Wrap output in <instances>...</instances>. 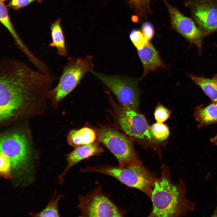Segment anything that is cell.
<instances>
[{"label": "cell", "mask_w": 217, "mask_h": 217, "mask_svg": "<svg viewBox=\"0 0 217 217\" xmlns=\"http://www.w3.org/2000/svg\"><path fill=\"white\" fill-rule=\"evenodd\" d=\"M51 77L10 57L0 61V119L14 116L25 104L44 96Z\"/></svg>", "instance_id": "1"}, {"label": "cell", "mask_w": 217, "mask_h": 217, "mask_svg": "<svg viewBox=\"0 0 217 217\" xmlns=\"http://www.w3.org/2000/svg\"><path fill=\"white\" fill-rule=\"evenodd\" d=\"M185 190L181 181L173 183L169 168L163 165L161 174L156 178L150 199L153 208L150 217H178L185 215L190 210V203L185 195Z\"/></svg>", "instance_id": "2"}, {"label": "cell", "mask_w": 217, "mask_h": 217, "mask_svg": "<svg viewBox=\"0 0 217 217\" xmlns=\"http://www.w3.org/2000/svg\"><path fill=\"white\" fill-rule=\"evenodd\" d=\"M82 172H95L113 177L123 184L138 189L150 199L154 181V174L142 164L131 165L123 167L109 165L87 166Z\"/></svg>", "instance_id": "3"}, {"label": "cell", "mask_w": 217, "mask_h": 217, "mask_svg": "<svg viewBox=\"0 0 217 217\" xmlns=\"http://www.w3.org/2000/svg\"><path fill=\"white\" fill-rule=\"evenodd\" d=\"M93 57L87 55L84 58L69 57L57 85L49 92V95L58 102L71 92L80 83L85 74L93 71Z\"/></svg>", "instance_id": "4"}, {"label": "cell", "mask_w": 217, "mask_h": 217, "mask_svg": "<svg viewBox=\"0 0 217 217\" xmlns=\"http://www.w3.org/2000/svg\"><path fill=\"white\" fill-rule=\"evenodd\" d=\"M99 140L116 157L120 167L142 164L132 143L120 132L108 128L99 130L97 133Z\"/></svg>", "instance_id": "5"}, {"label": "cell", "mask_w": 217, "mask_h": 217, "mask_svg": "<svg viewBox=\"0 0 217 217\" xmlns=\"http://www.w3.org/2000/svg\"><path fill=\"white\" fill-rule=\"evenodd\" d=\"M92 73L111 90L123 107L137 109L140 92L137 81L118 75L104 74L93 71Z\"/></svg>", "instance_id": "6"}, {"label": "cell", "mask_w": 217, "mask_h": 217, "mask_svg": "<svg viewBox=\"0 0 217 217\" xmlns=\"http://www.w3.org/2000/svg\"><path fill=\"white\" fill-rule=\"evenodd\" d=\"M77 207L82 217H122L124 211L116 205L99 186L86 195L79 196Z\"/></svg>", "instance_id": "7"}, {"label": "cell", "mask_w": 217, "mask_h": 217, "mask_svg": "<svg viewBox=\"0 0 217 217\" xmlns=\"http://www.w3.org/2000/svg\"><path fill=\"white\" fill-rule=\"evenodd\" d=\"M166 6L173 29L185 38L190 44L194 45L199 53L202 52L204 38L208 36L196 24L192 17L184 16L176 8L163 0Z\"/></svg>", "instance_id": "8"}, {"label": "cell", "mask_w": 217, "mask_h": 217, "mask_svg": "<svg viewBox=\"0 0 217 217\" xmlns=\"http://www.w3.org/2000/svg\"><path fill=\"white\" fill-rule=\"evenodd\" d=\"M185 5L197 26L208 35L217 32V0H188Z\"/></svg>", "instance_id": "9"}, {"label": "cell", "mask_w": 217, "mask_h": 217, "mask_svg": "<svg viewBox=\"0 0 217 217\" xmlns=\"http://www.w3.org/2000/svg\"><path fill=\"white\" fill-rule=\"evenodd\" d=\"M0 142V152L9 158L11 168L18 171L24 168L29 156V146L25 136L11 134L2 137Z\"/></svg>", "instance_id": "10"}, {"label": "cell", "mask_w": 217, "mask_h": 217, "mask_svg": "<svg viewBox=\"0 0 217 217\" xmlns=\"http://www.w3.org/2000/svg\"><path fill=\"white\" fill-rule=\"evenodd\" d=\"M118 118L121 128L127 134L139 139L152 140L149 127L143 115L136 110L123 107Z\"/></svg>", "instance_id": "11"}, {"label": "cell", "mask_w": 217, "mask_h": 217, "mask_svg": "<svg viewBox=\"0 0 217 217\" xmlns=\"http://www.w3.org/2000/svg\"><path fill=\"white\" fill-rule=\"evenodd\" d=\"M137 51L143 69L140 80H142L149 72L167 69L159 52L151 42H149L144 47L137 49Z\"/></svg>", "instance_id": "12"}, {"label": "cell", "mask_w": 217, "mask_h": 217, "mask_svg": "<svg viewBox=\"0 0 217 217\" xmlns=\"http://www.w3.org/2000/svg\"><path fill=\"white\" fill-rule=\"evenodd\" d=\"M104 151L102 147L96 143H93L75 147L67 156V165L60 176L61 181L68 171L76 164L85 159L94 156H99Z\"/></svg>", "instance_id": "13"}, {"label": "cell", "mask_w": 217, "mask_h": 217, "mask_svg": "<svg viewBox=\"0 0 217 217\" xmlns=\"http://www.w3.org/2000/svg\"><path fill=\"white\" fill-rule=\"evenodd\" d=\"M7 0H0V21L11 35L17 48L27 58L31 57L33 52L21 40L11 21L8 14V7L5 3Z\"/></svg>", "instance_id": "14"}, {"label": "cell", "mask_w": 217, "mask_h": 217, "mask_svg": "<svg viewBox=\"0 0 217 217\" xmlns=\"http://www.w3.org/2000/svg\"><path fill=\"white\" fill-rule=\"evenodd\" d=\"M193 117L198 123V128L217 123V103L212 102L205 107L202 105L197 106Z\"/></svg>", "instance_id": "15"}, {"label": "cell", "mask_w": 217, "mask_h": 217, "mask_svg": "<svg viewBox=\"0 0 217 217\" xmlns=\"http://www.w3.org/2000/svg\"><path fill=\"white\" fill-rule=\"evenodd\" d=\"M96 134L93 129L85 127L70 131L67 137L69 144L72 146L77 147L94 143Z\"/></svg>", "instance_id": "16"}, {"label": "cell", "mask_w": 217, "mask_h": 217, "mask_svg": "<svg viewBox=\"0 0 217 217\" xmlns=\"http://www.w3.org/2000/svg\"><path fill=\"white\" fill-rule=\"evenodd\" d=\"M61 22V19L58 18L51 24L50 30L52 41L49 46L55 48L60 56L67 57L68 53Z\"/></svg>", "instance_id": "17"}, {"label": "cell", "mask_w": 217, "mask_h": 217, "mask_svg": "<svg viewBox=\"0 0 217 217\" xmlns=\"http://www.w3.org/2000/svg\"><path fill=\"white\" fill-rule=\"evenodd\" d=\"M210 98L212 102L217 103V74L212 78L203 76L187 75Z\"/></svg>", "instance_id": "18"}, {"label": "cell", "mask_w": 217, "mask_h": 217, "mask_svg": "<svg viewBox=\"0 0 217 217\" xmlns=\"http://www.w3.org/2000/svg\"><path fill=\"white\" fill-rule=\"evenodd\" d=\"M149 131L152 138L158 142H162L168 137V127L163 123L156 122L149 127Z\"/></svg>", "instance_id": "19"}, {"label": "cell", "mask_w": 217, "mask_h": 217, "mask_svg": "<svg viewBox=\"0 0 217 217\" xmlns=\"http://www.w3.org/2000/svg\"><path fill=\"white\" fill-rule=\"evenodd\" d=\"M62 196H57L55 198H53L46 207L40 212L36 213H31L30 215L35 217H59L58 211V204Z\"/></svg>", "instance_id": "20"}, {"label": "cell", "mask_w": 217, "mask_h": 217, "mask_svg": "<svg viewBox=\"0 0 217 217\" xmlns=\"http://www.w3.org/2000/svg\"><path fill=\"white\" fill-rule=\"evenodd\" d=\"M129 37L132 43L137 49L143 48L149 42L142 32L139 30H132L130 33Z\"/></svg>", "instance_id": "21"}, {"label": "cell", "mask_w": 217, "mask_h": 217, "mask_svg": "<svg viewBox=\"0 0 217 217\" xmlns=\"http://www.w3.org/2000/svg\"><path fill=\"white\" fill-rule=\"evenodd\" d=\"M11 165L9 158L0 152V175L6 179L10 178L11 177Z\"/></svg>", "instance_id": "22"}, {"label": "cell", "mask_w": 217, "mask_h": 217, "mask_svg": "<svg viewBox=\"0 0 217 217\" xmlns=\"http://www.w3.org/2000/svg\"><path fill=\"white\" fill-rule=\"evenodd\" d=\"M170 114V111L162 105L159 104L155 109L154 115L157 122L163 123L168 118Z\"/></svg>", "instance_id": "23"}, {"label": "cell", "mask_w": 217, "mask_h": 217, "mask_svg": "<svg viewBox=\"0 0 217 217\" xmlns=\"http://www.w3.org/2000/svg\"><path fill=\"white\" fill-rule=\"evenodd\" d=\"M35 1L41 2L40 0H9L7 6L14 10H18L27 6Z\"/></svg>", "instance_id": "24"}, {"label": "cell", "mask_w": 217, "mask_h": 217, "mask_svg": "<svg viewBox=\"0 0 217 217\" xmlns=\"http://www.w3.org/2000/svg\"><path fill=\"white\" fill-rule=\"evenodd\" d=\"M142 32L146 39L149 41L153 37L154 30L152 25L149 22H144L141 27Z\"/></svg>", "instance_id": "25"}, {"label": "cell", "mask_w": 217, "mask_h": 217, "mask_svg": "<svg viewBox=\"0 0 217 217\" xmlns=\"http://www.w3.org/2000/svg\"><path fill=\"white\" fill-rule=\"evenodd\" d=\"M129 3L134 8L135 10L140 13L143 11L140 0H129Z\"/></svg>", "instance_id": "26"}, {"label": "cell", "mask_w": 217, "mask_h": 217, "mask_svg": "<svg viewBox=\"0 0 217 217\" xmlns=\"http://www.w3.org/2000/svg\"><path fill=\"white\" fill-rule=\"evenodd\" d=\"M141 5L143 7L149 6L150 0H140Z\"/></svg>", "instance_id": "27"}, {"label": "cell", "mask_w": 217, "mask_h": 217, "mask_svg": "<svg viewBox=\"0 0 217 217\" xmlns=\"http://www.w3.org/2000/svg\"><path fill=\"white\" fill-rule=\"evenodd\" d=\"M210 141L212 143H215V144H217V133L215 136L210 138Z\"/></svg>", "instance_id": "28"}, {"label": "cell", "mask_w": 217, "mask_h": 217, "mask_svg": "<svg viewBox=\"0 0 217 217\" xmlns=\"http://www.w3.org/2000/svg\"><path fill=\"white\" fill-rule=\"evenodd\" d=\"M214 45L217 47V44H214Z\"/></svg>", "instance_id": "29"}]
</instances>
